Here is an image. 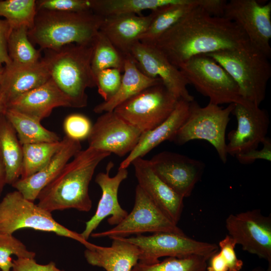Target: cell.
Instances as JSON below:
<instances>
[{
	"label": "cell",
	"mask_w": 271,
	"mask_h": 271,
	"mask_svg": "<svg viewBox=\"0 0 271 271\" xmlns=\"http://www.w3.org/2000/svg\"><path fill=\"white\" fill-rule=\"evenodd\" d=\"M152 19L151 13L148 16L122 14L104 17L99 31L125 57L130 55L131 48L139 41Z\"/></svg>",
	"instance_id": "23"
},
{
	"label": "cell",
	"mask_w": 271,
	"mask_h": 271,
	"mask_svg": "<svg viewBox=\"0 0 271 271\" xmlns=\"http://www.w3.org/2000/svg\"><path fill=\"white\" fill-rule=\"evenodd\" d=\"M199 0H176L151 11L152 19L139 41L153 45L165 33L175 25L193 9L198 6Z\"/></svg>",
	"instance_id": "27"
},
{
	"label": "cell",
	"mask_w": 271,
	"mask_h": 271,
	"mask_svg": "<svg viewBox=\"0 0 271 271\" xmlns=\"http://www.w3.org/2000/svg\"><path fill=\"white\" fill-rule=\"evenodd\" d=\"M263 147L261 149H255L240 153L235 157L238 162L242 164L253 163L257 160L271 161V140L266 137L261 143Z\"/></svg>",
	"instance_id": "41"
},
{
	"label": "cell",
	"mask_w": 271,
	"mask_h": 271,
	"mask_svg": "<svg viewBox=\"0 0 271 271\" xmlns=\"http://www.w3.org/2000/svg\"><path fill=\"white\" fill-rule=\"evenodd\" d=\"M133 165L138 185L175 223L180 219L184 198L164 182L154 172L149 160L138 158Z\"/></svg>",
	"instance_id": "19"
},
{
	"label": "cell",
	"mask_w": 271,
	"mask_h": 271,
	"mask_svg": "<svg viewBox=\"0 0 271 271\" xmlns=\"http://www.w3.org/2000/svg\"><path fill=\"white\" fill-rule=\"evenodd\" d=\"M59 107H72V104L51 78L42 85L17 96L7 103V108L21 112L41 121L49 116L54 108Z\"/></svg>",
	"instance_id": "20"
},
{
	"label": "cell",
	"mask_w": 271,
	"mask_h": 271,
	"mask_svg": "<svg viewBox=\"0 0 271 271\" xmlns=\"http://www.w3.org/2000/svg\"><path fill=\"white\" fill-rule=\"evenodd\" d=\"M24 228L54 233L76 240L88 249L95 245L57 222L51 212L15 190L7 193L0 202V232L13 234Z\"/></svg>",
	"instance_id": "6"
},
{
	"label": "cell",
	"mask_w": 271,
	"mask_h": 271,
	"mask_svg": "<svg viewBox=\"0 0 271 271\" xmlns=\"http://www.w3.org/2000/svg\"><path fill=\"white\" fill-rule=\"evenodd\" d=\"M12 29L5 19H0V64L2 65L12 62L8 51V41Z\"/></svg>",
	"instance_id": "43"
},
{
	"label": "cell",
	"mask_w": 271,
	"mask_h": 271,
	"mask_svg": "<svg viewBox=\"0 0 271 271\" xmlns=\"http://www.w3.org/2000/svg\"><path fill=\"white\" fill-rule=\"evenodd\" d=\"M123 238L138 247L139 262L147 264L157 263L165 256L181 258L196 255L210 258L219 249L215 243L196 240L185 234L162 232Z\"/></svg>",
	"instance_id": "11"
},
{
	"label": "cell",
	"mask_w": 271,
	"mask_h": 271,
	"mask_svg": "<svg viewBox=\"0 0 271 271\" xmlns=\"http://www.w3.org/2000/svg\"><path fill=\"white\" fill-rule=\"evenodd\" d=\"M251 271H263V269L260 267H256L252 269Z\"/></svg>",
	"instance_id": "49"
},
{
	"label": "cell",
	"mask_w": 271,
	"mask_h": 271,
	"mask_svg": "<svg viewBox=\"0 0 271 271\" xmlns=\"http://www.w3.org/2000/svg\"><path fill=\"white\" fill-rule=\"evenodd\" d=\"M236 243L229 235L220 240L218 247L219 251L225 260L228 267V271H240L243 266V261L237 258L235 247Z\"/></svg>",
	"instance_id": "40"
},
{
	"label": "cell",
	"mask_w": 271,
	"mask_h": 271,
	"mask_svg": "<svg viewBox=\"0 0 271 271\" xmlns=\"http://www.w3.org/2000/svg\"><path fill=\"white\" fill-rule=\"evenodd\" d=\"M190 103L182 99H179L175 109L164 122L142 133L137 144L121 162L118 169H127L135 160L143 158L162 142H171L188 115Z\"/></svg>",
	"instance_id": "22"
},
{
	"label": "cell",
	"mask_w": 271,
	"mask_h": 271,
	"mask_svg": "<svg viewBox=\"0 0 271 271\" xmlns=\"http://www.w3.org/2000/svg\"><path fill=\"white\" fill-rule=\"evenodd\" d=\"M179 99L160 84L144 90L119 105L113 111L143 133L164 122Z\"/></svg>",
	"instance_id": "9"
},
{
	"label": "cell",
	"mask_w": 271,
	"mask_h": 271,
	"mask_svg": "<svg viewBox=\"0 0 271 271\" xmlns=\"http://www.w3.org/2000/svg\"><path fill=\"white\" fill-rule=\"evenodd\" d=\"M62 145L49 162L40 171L24 179H19L12 186L26 199L34 202L40 192L61 171L69 160L81 150L80 142L66 136Z\"/></svg>",
	"instance_id": "21"
},
{
	"label": "cell",
	"mask_w": 271,
	"mask_h": 271,
	"mask_svg": "<svg viewBox=\"0 0 271 271\" xmlns=\"http://www.w3.org/2000/svg\"><path fill=\"white\" fill-rule=\"evenodd\" d=\"M121 72L119 69L109 68L95 75L96 86L104 101L110 99L117 91L122 78Z\"/></svg>",
	"instance_id": "37"
},
{
	"label": "cell",
	"mask_w": 271,
	"mask_h": 271,
	"mask_svg": "<svg viewBox=\"0 0 271 271\" xmlns=\"http://www.w3.org/2000/svg\"><path fill=\"white\" fill-rule=\"evenodd\" d=\"M6 184H7L6 172L4 165L0 157V196Z\"/></svg>",
	"instance_id": "46"
},
{
	"label": "cell",
	"mask_w": 271,
	"mask_h": 271,
	"mask_svg": "<svg viewBox=\"0 0 271 271\" xmlns=\"http://www.w3.org/2000/svg\"><path fill=\"white\" fill-rule=\"evenodd\" d=\"M110 154L89 147L78 152L40 192L38 205L51 213L68 209L89 211L92 206L90 182L97 166Z\"/></svg>",
	"instance_id": "2"
},
{
	"label": "cell",
	"mask_w": 271,
	"mask_h": 271,
	"mask_svg": "<svg viewBox=\"0 0 271 271\" xmlns=\"http://www.w3.org/2000/svg\"><path fill=\"white\" fill-rule=\"evenodd\" d=\"M189 84L193 85L209 103L219 105L240 103L243 100L239 88L227 72L206 55L195 56L180 66Z\"/></svg>",
	"instance_id": "8"
},
{
	"label": "cell",
	"mask_w": 271,
	"mask_h": 271,
	"mask_svg": "<svg viewBox=\"0 0 271 271\" xmlns=\"http://www.w3.org/2000/svg\"><path fill=\"white\" fill-rule=\"evenodd\" d=\"M93 49V43L73 44L57 50H48L43 59L50 78L69 98L73 108L87 106L86 90L96 86L91 68Z\"/></svg>",
	"instance_id": "4"
},
{
	"label": "cell",
	"mask_w": 271,
	"mask_h": 271,
	"mask_svg": "<svg viewBox=\"0 0 271 271\" xmlns=\"http://www.w3.org/2000/svg\"><path fill=\"white\" fill-rule=\"evenodd\" d=\"M209 258L196 255L181 258L168 257L152 264L138 262L131 271H207Z\"/></svg>",
	"instance_id": "35"
},
{
	"label": "cell",
	"mask_w": 271,
	"mask_h": 271,
	"mask_svg": "<svg viewBox=\"0 0 271 271\" xmlns=\"http://www.w3.org/2000/svg\"><path fill=\"white\" fill-rule=\"evenodd\" d=\"M123 74L119 87L110 99L96 105L93 111L103 113L113 111L119 105L144 90L158 84H163L158 78L150 77L141 71L130 55L125 57Z\"/></svg>",
	"instance_id": "26"
},
{
	"label": "cell",
	"mask_w": 271,
	"mask_h": 271,
	"mask_svg": "<svg viewBox=\"0 0 271 271\" xmlns=\"http://www.w3.org/2000/svg\"><path fill=\"white\" fill-rule=\"evenodd\" d=\"M232 114L235 116L237 126L228 134L226 152L236 155L257 149L266 138L269 119L265 110L250 102L234 103Z\"/></svg>",
	"instance_id": "16"
},
{
	"label": "cell",
	"mask_w": 271,
	"mask_h": 271,
	"mask_svg": "<svg viewBox=\"0 0 271 271\" xmlns=\"http://www.w3.org/2000/svg\"><path fill=\"white\" fill-rule=\"evenodd\" d=\"M162 232L185 234L138 185L132 211L114 227L92 233L90 236L94 238H111L128 237L131 235H141L146 232Z\"/></svg>",
	"instance_id": "10"
},
{
	"label": "cell",
	"mask_w": 271,
	"mask_h": 271,
	"mask_svg": "<svg viewBox=\"0 0 271 271\" xmlns=\"http://www.w3.org/2000/svg\"><path fill=\"white\" fill-rule=\"evenodd\" d=\"M227 2L225 0H199L198 7L212 16L223 17Z\"/></svg>",
	"instance_id": "44"
},
{
	"label": "cell",
	"mask_w": 271,
	"mask_h": 271,
	"mask_svg": "<svg viewBox=\"0 0 271 271\" xmlns=\"http://www.w3.org/2000/svg\"><path fill=\"white\" fill-rule=\"evenodd\" d=\"M13 263L11 271H64L58 268L53 261L41 264L34 258H17L14 260Z\"/></svg>",
	"instance_id": "42"
},
{
	"label": "cell",
	"mask_w": 271,
	"mask_h": 271,
	"mask_svg": "<svg viewBox=\"0 0 271 271\" xmlns=\"http://www.w3.org/2000/svg\"><path fill=\"white\" fill-rule=\"evenodd\" d=\"M28 29L24 26L12 29L8 41L9 56L14 63L27 65L39 61L40 53L30 41Z\"/></svg>",
	"instance_id": "33"
},
{
	"label": "cell",
	"mask_w": 271,
	"mask_h": 271,
	"mask_svg": "<svg viewBox=\"0 0 271 271\" xmlns=\"http://www.w3.org/2000/svg\"><path fill=\"white\" fill-rule=\"evenodd\" d=\"M0 157L7 184L12 185L21 177L23 150L15 129L4 113L0 114Z\"/></svg>",
	"instance_id": "28"
},
{
	"label": "cell",
	"mask_w": 271,
	"mask_h": 271,
	"mask_svg": "<svg viewBox=\"0 0 271 271\" xmlns=\"http://www.w3.org/2000/svg\"><path fill=\"white\" fill-rule=\"evenodd\" d=\"M37 12L34 0H1L0 17L5 18L12 29L32 28Z\"/></svg>",
	"instance_id": "34"
},
{
	"label": "cell",
	"mask_w": 271,
	"mask_h": 271,
	"mask_svg": "<svg viewBox=\"0 0 271 271\" xmlns=\"http://www.w3.org/2000/svg\"><path fill=\"white\" fill-rule=\"evenodd\" d=\"M5 67L2 64H0V84L2 81L3 75L4 73Z\"/></svg>",
	"instance_id": "48"
},
{
	"label": "cell",
	"mask_w": 271,
	"mask_h": 271,
	"mask_svg": "<svg viewBox=\"0 0 271 271\" xmlns=\"http://www.w3.org/2000/svg\"><path fill=\"white\" fill-rule=\"evenodd\" d=\"M234 103L225 108L209 103L201 107L194 100L190 103L188 115L171 142L182 145L195 140H205L215 149L220 160L225 164V132Z\"/></svg>",
	"instance_id": "7"
},
{
	"label": "cell",
	"mask_w": 271,
	"mask_h": 271,
	"mask_svg": "<svg viewBox=\"0 0 271 271\" xmlns=\"http://www.w3.org/2000/svg\"><path fill=\"white\" fill-rule=\"evenodd\" d=\"M223 17L237 25L250 44L268 58L271 56V2L257 0H230Z\"/></svg>",
	"instance_id": "12"
},
{
	"label": "cell",
	"mask_w": 271,
	"mask_h": 271,
	"mask_svg": "<svg viewBox=\"0 0 271 271\" xmlns=\"http://www.w3.org/2000/svg\"><path fill=\"white\" fill-rule=\"evenodd\" d=\"M113 163H109L105 172L97 174L95 182L100 187L102 194L97 209L93 216L85 223L84 230L80 233L87 240L101 222L109 216L107 222L111 225H116L127 215L128 212L120 205L118 200V191L121 183L128 176L127 169H118L115 175L111 177L109 172Z\"/></svg>",
	"instance_id": "18"
},
{
	"label": "cell",
	"mask_w": 271,
	"mask_h": 271,
	"mask_svg": "<svg viewBox=\"0 0 271 271\" xmlns=\"http://www.w3.org/2000/svg\"><path fill=\"white\" fill-rule=\"evenodd\" d=\"M265 271H271V263H268V266Z\"/></svg>",
	"instance_id": "50"
},
{
	"label": "cell",
	"mask_w": 271,
	"mask_h": 271,
	"mask_svg": "<svg viewBox=\"0 0 271 271\" xmlns=\"http://www.w3.org/2000/svg\"><path fill=\"white\" fill-rule=\"evenodd\" d=\"M156 175L184 198L189 197L205 169V164L177 153L163 151L149 160Z\"/></svg>",
	"instance_id": "14"
},
{
	"label": "cell",
	"mask_w": 271,
	"mask_h": 271,
	"mask_svg": "<svg viewBox=\"0 0 271 271\" xmlns=\"http://www.w3.org/2000/svg\"><path fill=\"white\" fill-rule=\"evenodd\" d=\"M103 19L92 11L37 10L34 25L28 30V35L32 43L46 50H57L73 44H91Z\"/></svg>",
	"instance_id": "3"
},
{
	"label": "cell",
	"mask_w": 271,
	"mask_h": 271,
	"mask_svg": "<svg viewBox=\"0 0 271 271\" xmlns=\"http://www.w3.org/2000/svg\"><path fill=\"white\" fill-rule=\"evenodd\" d=\"M92 125L89 118L83 114H69L65 117L63 121V127L65 133V136L79 142L87 139Z\"/></svg>",
	"instance_id": "38"
},
{
	"label": "cell",
	"mask_w": 271,
	"mask_h": 271,
	"mask_svg": "<svg viewBox=\"0 0 271 271\" xmlns=\"http://www.w3.org/2000/svg\"><path fill=\"white\" fill-rule=\"evenodd\" d=\"M13 255L17 258H34L36 253L29 250L13 234L0 232V269L2 271H11L14 265Z\"/></svg>",
	"instance_id": "36"
},
{
	"label": "cell",
	"mask_w": 271,
	"mask_h": 271,
	"mask_svg": "<svg viewBox=\"0 0 271 271\" xmlns=\"http://www.w3.org/2000/svg\"><path fill=\"white\" fill-rule=\"evenodd\" d=\"M37 10L64 12L91 11V0H40L36 1Z\"/></svg>",
	"instance_id": "39"
},
{
	"label": "cell",
	"mask_w": 271,
	"mask_h": 271,
	"mask_svg": "<svg viewBox=\"0 0 271 271\" xmlns=\"http://www.w3.org/2000/svg\"><path fill=\"white\" fill-rule=\"evenodd\" d=\"M0 87L4 90L8 102L17 96L37 88L50 79L43 59L31 65H19L11 62L5 65Z\"/></svg>",
	"instance_id": "25"
},
{
	"label": "cell",
	"mask_w": 271,
	"mask_h": 271,
	"mask_svg": "<svg viewBox=\"0 0 271 271\" xmlns=\"http://www.w3.org/2000/svg\"><path fill=\"white\" fill-rule=\"evenodd\" d=\"M206 55L214 59L230 75L243 100L259 106L265 98L271 76L269 58L252 45Z\"/></svg>",
	"instance_id": "5"
},
{
	"label": "cell",
	"mask_w": 271,
	"mask_h": 271,
	"mask_svg": "<svg viewBox=\"0 0 271 271\" xmlns=\"http://www.w3.org/2000/svg\"><path fill=\"white\" fill-rule=\"evenodd\" d=\"M91 68L95 75L99 71L115 68L123 71L125 57L99 31L93 43Z\"/></svg>",
	"instance_id": "32"
},
{
	"label": "cell",
	"mask_w": 271,
	"mask_h": 271,
	"mask_svg": "<svg viewBox=\"0 0 271 271\" xmlns=\"http://www.w3.org/2000/svg\"><path fill=\"white\" fill-rule=\"evenodd\" d=\"M153 45L179 69L196 55L239 49L252 45L234 23L224 17L212 16L197 6Z\"/></svg>",
	"instance_id": "1"
},
{
	"label": "cell",
	"mask_w": 271,
	"mask_h": 271,
	"mask_svg": "<svg viewBox=\"0 0 271 271\" xmlns=\"http://www.w3.org/2000/svg\"><path fill=\"white\" fill-rule=\"evenodd\" d=\"M4 113L15 129L22 145L61 140L56 132L46 128L41 121L34 117L9 108Z\"/></svg>",
	"instance_id": "29"
},
{
	"label": "cell",
	"mask_w": 271,
	"mask_h": 271,
	"mask_svg": "<svg viewBox=\"0 0 271 271\" xmlns=\"http://www.w3.org/2000/svg\"><path fill=\"white\" fill-rule=\"evenodd\" d=\"M110 239V246L95 244L91 248H86L84 254L87 262L106 271H131L139 261L138 247L123 237Z\"/></svg>",
	"instance_id": "24"
},
{
	"label": "cell",
	"mask_w": 271,
	"mask_h": 271,
	"mask_svg": "<svg viewBox=\"0 0 271 271\" xmlns=\"http://www.w3.org/2000/svg\"><path fill=\"white\" fill-rule=\"evenodd\" d=\"M8 99L4 90L0 87V114L7 108Z\"/></svg>",
	"instance_id": "47"
},
{
	"label": "cell",
	"mask_w": 271,
	"mask_h": 271,
	"mask_svg": "<svg viewBox=\"0 0 271 271\" xmlns=\"http://www.w3.org/2000/svg\"><path fill=\"white\" fill-rule=\"evenodd\" d=\"M130 55L138 67L151 78H160L163 84L178 99L191 102L194 100L187 88L189 84L181 71L153 45L135 43Z\"/></svg>",
	"instance_id": "15"
},
{
	"label": "cell",
	"mask_w": 271,
	"mask_h": 271,
	"mask_svg": "<svg viewBox=\"0 0 271 271\" xmlns=\"http://www.w3.org/2000/svg\"><path fill=\"white\" fill-rule=\"evenodd\" d=\"M208 260L209 265L207 266V271H228L227 264L218 251L214 253Z\"/></svg>",
	"instance_id": "45"
},
{
	"label": "cell",
	"mask_w": 271,
	"mask_h": 271,
	"mask_svg": "<svg viewBox=\"0 0 271 271\" xmlns=\"http://www.w3.org/2000/svg\"><path fill=\"white\" fill-rule=\"evenodd\" d=\"M225 226L243 250L271 263L270 215L265 216L257 209L231 214L226 219Z\"/></svg>",
	"instance_id": "13"
},
{
	"label": "cell",
	"mask_w": 271,
	"mask_h": 271,
	"mask_svg": "<svg viewBox=\"0 0 271 271\" xmlns=\"http://www.w3.org/2000/svg\"><path fill=\"white\" fill-rule=\"evenodd\" d=\"M141 134L113 111L106 112L92 125L88 147L123 157L134 149Z\"/></svg>",
	"instance_id": "17"
},
{
	"label": "cell",
	"mask_w": 271,
	"mask_h": 271,
	"mask_svg": "<svg viewBox=\"0 0 271 271\" xmlns=\"http://www.w3.org/2000/svg\"><path fill=\"white\" fill-rule=\"evenodd\" d=\"M176 0H91V11L103 17L122 14L139 15L174 3Z\"/></svg>",
	"instance_id": "30"
},
{
	"label": "cell",
	"mask_w": 271,
	"mask_h": 271,
	"mask_svg": "<svg viewBox=\"0 0 271 271\" xmlns=\"http://www.w3.org/2000/svg\"><path fill=\"white\" fill-rule=\"evenodd\" d=\"M62 140L52 143H38L22 145L23 160L21 175L24 179L42 169L58 151Z\"/></svg>",
	"instance_id": "31"
}]
</instances>
